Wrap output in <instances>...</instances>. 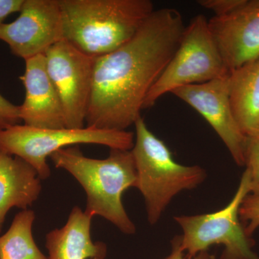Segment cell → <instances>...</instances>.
Instances as JSON below:
<instances>
[{"instance_id":"cell-1","label":"cell","mask_w":259,"mask_h":259,"mask_svg":"<svg viewBox=\"0 0 259 259\" xmlns=\"http://www.w3.org/2000/svg\"><path fill=\"white\" fill-rule=\"evenodd\" d=\"M185 27L179 10H154L128 42L95 59L87 127L127 131L134 125Z\"/></svg>"},{"instance_id":"cell-2","label":"cell","mask_w":259,"mask_h":259,"mask_svg":"<svg viewBox=\"0 0 259 259\" xmlns=\"http://www.w3.org/2000/svg\"><path fill=\"white\" fill-rule=\"evenodd\" d=\"M62 40L87 55H106L128 42L154 11L150 0H59Z\"/></svg>"},{"instance_id":"cell-3","label":"cell","mask_w":259,"mask_h":259,"mask_svg":"<svg viewBox=\"0 0 259 259\" xmlns=\"http://www.w3.org/2000/svg\"><path fill=\"white\" fill-rule=\"evenodd\" d=\"M56 168L69 172L87 195L85 212L99 215L124 234H135L136 226L122 204V194L136 187L137 172L131 151L110 149L108 157L96 159L83 156L77 146L59 150L50 157Z\"/></svg>"},{"instance_id":"cell-4","label":"cell","mask_w":259,"mask_h":259,"mask_svg":"<svg viewBox=\"0 0 259 259\" xmlns=\"http://www.w3.org/2000/svg\"><path fill=\"white\" fill-rule=\"evenodd\" d=\"M134 125L136 139L131 152L137 172L136 188L144 197L148 223L155 225L172 199L183 191L197 188L205 180L207 172L197 165L177 163L141 116Z\"/></svg>"},{"instance_id":"cell-5","label":"cell","mask_w":259,"mask_h":259,"mask_svg":"<svg viewBox=\"0 0 259 259\" xmlns=\"http://www.w3.org/2000/svg\"><path fill=\"white\" fill-rule=\"evenodd\" d=\"M134 142V134L131 131L87 126L77 129H47L18 124L0 131V151L28 162L40 180L50 177L47 158L59 150L77 144H97L110 149L131 151Z\"/></svg>"},{"instance_id":"cell-6","label":"cell","mask_w":259,"mask_h":259,"mask_svg":"<svg viewBox=\"0 0 259 259\" xmlns=\"http://www.w3.org/2000/svg\"><path fill=\"white\" fill-rule=\"evenodd\" d=\"M250 193V177L245 171L236 193L223 209L175 217L182 228L180 246L186 258L193 259L213 245H222L224 250L221 259H259L253 250L254 242L247 236L239 217L242 202Z\"/></svg>"},{"instance_id":"cell-7","label":"cell","mask_w":259,"mask_h":259,"mask_svg":"<svg viewBox=\"0 0 259 259\" xmlns=\"http://www.w3.org/2000/svg\"><path fill=\"white\" fill-rule=\"evenodd\" d=\"M228 74L208 20L203 15H196L185 27L171 61L148 92L144 109L153 107L161 97L177 89L207 82Z\"/></svg>"},{"instance_id":"cell-8","label":"cell","mask_w":259,"mask_h":259,"mask_svg":"<svg viewBox=\"0 0 259 259\" xmlns=\"http://www.w3.org/2000/svg\"><path fill=\"white\" fill-rule=\"evenodd\" d=\"M47 72L64 110L66 128L84 127L96 58L61 40L46 52Z\"/></svg>"},{"instance_id":"cell-9","label":"cell","mask_w":259,"mask_h":259,"mask_svg":"<svg viewBox=\"0 0 259 259\" xmlns=\"http://www.w3.org/2000/svg\"><path fill=\"white\" fill-rule=\"evenodd\" d=\"M19 13L16 20L0 27V40L13 55L25 61L44 55L63 40L59 0H24Z\"/></svg>"},{"instance_id":"cell-10","label":"cell","mask_w":259,"mask_h":259,"mask_svg":"<svg viewBox=\"0 0 259 259\" xmlns=\"http://www.w3.org/2000/svg\"><path fill=\"white\" fill-rule=\"evenodd\" d=\"M229 75L182 87L171 94L198 112L222 140L236 164L244 166L246 136L232 108Z\"/></svg>"},{"instance_id":"cell-11","label":"cell","mask_w":259,"mask_h":259,"mask_svg":"<svg viewBox=\"0 0 259 259\" xmlns=\"http://www.w3.org/2000/svg\"><path fill=\"white\" fill-rule=\"evenodd\" d=\"M209 21L226 69L231 71L259 57V0H245L230 14Z\"/></svg>"},{"instance_id":"cell-12","label":"cell","mask_w":259,"mask_h":259,"mask_svg":"<svg viewBox=\"0 0 259 259\" xmlns=\"http://www.w3.org/2000/svg\"><path fill=\"white\" fill-rule=\"evenodd\" d=\"M20 79L25 89V100L20 106L24 125L37 128L66 127L60 99L47 72L45 55L25 60V73Z\"/></svg>"},{"instance_id":"cell-13","label":"cell","mask_w":259,"mask_h":259,"mask_svg":"<svg viewBox=\"0 0 259 259\" xmlns=\"http://www.w3.org/2000/svg\"><path fill=\"white\" fill-rule=\"evenodd\" d=\"M93 216L75 206L67 221L46 236L49 259H105L107 247L94 242L91 236Z\"/></svg>"},{"instance_id":"cell-14","label":"cell","mask_w":259,"mask_h":259,"mask_svg":"<svg viewBox=\"0 0 259 259\" xmlns=\"http://www.w3.org/2000/svg\"><path fill=\"white\" fill-rule=\"evenodd\" d=\"M40 180L28 162L0 151V234L10 209H27L38 198Z\"/></svg>"},{"instance_id":"cell-15","label":"cell","mask_w":259,"mask_h":259,"mask_svg":"<svg viewBox=\"0 0 259 259\" xmlns=\"http://www.w3.org/2000/svg\"><path fill=\"white\" fill-rule=\"evenodd\" d=\"M229 85L233 113L247 136L259 129V57L231 71Z\"/></svg>"},{"instance_id":"cell-16","label":"cell","mask_w":259,"mask_h":259,"mask_svg":"<svg viewBox=\"0 0 259 259\" xmlns=\"http://www.w3.org/2000/svg\"><path fill=\"white\" fill-rule=\"evenodd\" d=\"M35 219L31 209H24L15 215L8 231L0 236V259H49L32 236Z\"/></svg>"},{"instance_id":"cell-17","label":"cell","mask_w":259,"mask_h":259,"mask_svg":"<svg viewBox=\"0 0 259 259\" xmlns=\"http://www.w3.org/2000/svg\"><path fill=\"white\" fill-rule=\"evenodd\" d=\"M244 166L250 177V194L259 195V129L246 136Z\"/></svg>"},{"instance_id":"cell-18","label":"cell","mask_w":259,"mask_h":259,"mask_svg":"<svg viewBox=\"0 0 259 259\" xmlns=\"http://www.w3.org/2000/svg\"><path fill=\"white\" fill-rule=\"evenodd\" d=\"M239 217L247 236L251 237L259 228V195L248 194L239 209Z\"/></svg>"},{"instance_id":"cell-19","label":"cell","mask_w":259,"mask_h":259,"mask_svg":"<svg viewBox=\"0 0 259 259\" xmlns=\"http://www.w3.org/2000/svg\"><path fill=\"white\" fill-rule=\"evenodd\" d=\"M21 122L20 106L15 105L0 94V131Z\"/></svg>"},{"instance_id":"cell-20","label":"cell","mask_w":259,"mask_h":259,"mask_svg":"<svg viewBox=\"0 0 259 259\" xmlns=\"http://www.w3.org/2000/svg\"><path fill=\"white\" fill-rule=\"evenodd\" d=\"M245 0H199L198 4L214 13V17H223L241 6Z\"/></svg>"},{"instance_id":"cell-21","label":"cell","mask_w":259,"mask_h":259,"mask_svg":"<svg viewBox=\"0 0 259 259\" xmlns=\"http://www.w3.org/2000/svg\"><path fill=\"white\" fill-rule=\"evenodd\" d=\"M161 259H187L185 253L180 246V236H177L171 241V250L165 258ZM193 259H214V255L209 254L208 252L204 251L196 255Z\"/></svg>"},{"instance_id":"cell-22","label":"cell","mask_w":259,"mask_h":259,"mask_svg":"<svg viewBox=\"0 0 259 259\" xmlns=\"http://www.w3.org/2000/svg\"><path fill=\"white\" fill-rule=\"evenodd\" d=\"M24 0H0V27L9 15L19 13Z\"/></svg>"}]
</instances>
